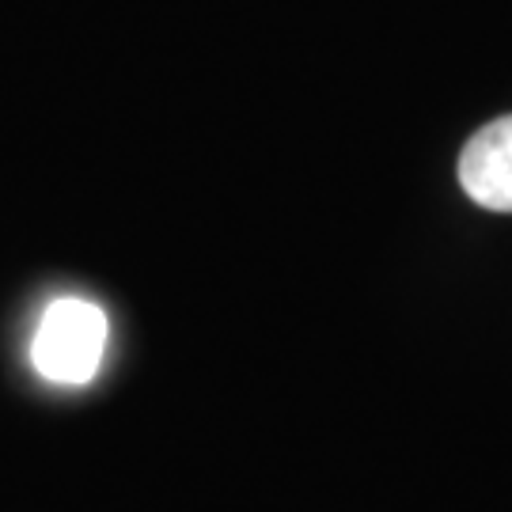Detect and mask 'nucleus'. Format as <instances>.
<instances>
[{"label":"nucleus","mask_w":512,"mask_h":512,"mask_svg":"<svg viewBox=\"0 0 512 512\" xmlns=\"http://www.w3.org/2000/svg\"><path fill=\"white\" fill-rule=\"evenodd\" d=\"M107 315L92 300H54L31 342L35 368L54 384H88L103 361Z\"/></svg>","instance_id":"f257e3e1"},{"label":"nucleus","mask_w":512,"mask_h":512,"mask_svg":"<svg viewBox=\"0 0 512 512\" xmlns=\"http://www.w3.org/2000/svg\"><path fill=\"white\" fill-rule=\"evenodd\" d=\"M459 186L490 213H512V114L482 126L459 152Z\"/></svg>","instance_id":"f03ea898"}]
</instances>
